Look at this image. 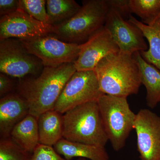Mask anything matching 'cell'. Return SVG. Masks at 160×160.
Returning <instances> with one entry per match:
<instances>
[{"instance_id": "1", "label": "cell", "mask_w": 160, "mask_h": 160, "mask_svg": "<svg viewBox=\"0 0 160 160\" xmlns=\"http://www.w3.org/2000/svg\"><path fill=\"white\" fill-rule=\"evenodd\" d=\"M76 71L74 63H66L55 68L44 67L38 76L21 78L18 93L28 102L29 114L38 118L42 113L54 109L63 88Z\"/></svg>"}, {"instance_id": "2", "label": "cell", "mask_w": 160, "mask_h": 160, "mask_svg": "<svg viewBox=\"0 0 160 160\" xmlns=\"http://www.w3.org/2000/svg\"><path fill=\"white\" fill-rule=\"evenodd\" d=\"M93 71L104 94L127 98L137 94L142 85L138 62L132 55L120 51L102 59Z\"/></svg>"}, {"instance_id": "3", "label": "cell", "mask_w": 160, "mask_h": 160, "mask_svg": "<svg viewBox=\"0 0 160 160\" xmlns=\"http://www.w3.org/2000/svg\"><path fill=\"white\" fill-rule=\"evenodd\" d=\"M62 120L63 138L69 142L105 147L109 141L97 101L67 111Z\"/></svg>"}, {"instance_id": "4", "label": "cell", "mask_w": 160, "mask_h": 160, "mask_svg": "<svg viewBox=\"0 0 160 160\" xmlns=\"http://www.w3.org/2000/svg\"><path fill=\"white\" fill-rule=\"evenodd\" d=\"M107 0H87L75 14L66 22L52 26V33L59 39L81 45L105 25L109 11Z\"/></svg>"}, {"instance_id": "5", "label": "cell", "mask_w": 160, "mask_h": 160, "mask_svg": "<svg viewBox=\"0 0 160 160\" xmlns=\"http://www.w3.org/2000/svg\"><path fill=\"white\" fill-rule=\"evenodd\" d=\"M97 101L108 140L115 151H119L134 129L136 114L130 109L127 98L103 94Z\"/></svg>"}, {"instance_id": "6", "label": "cell", "mask_w": 160, "mask_h": 160, "mask_svg": "<svg viewBox=\"0 0 160 160\" xmlns=\"http://www.w3.org/2000/svg\"><path fill=\"white\" fill-rule=\"evenodd\" d=\"M19 40L29 53L42 61L44 67L55 68L75 63L81 50V45L63 42L52 34Z\"/></svg>"}, {"instance_id": "7", "label": "cell", "mask_w": 160, "mask_h": 160, "mask_svg": "<svg viewBox=\"0 0 160 160\" xmlns=\"http://www.w3.org/2000/svg\"><path fill=\"white\" fill-rule=\"evenodd\" d=\"M103 94L94 71H77L63 88L54 109L64 114L80 105L98 101Z\"/></svg>"}, {"instance_id": "8", "label": "cell", "mask_w": 160, "mask_h": 160, "mask_svg": "<svg viewBox=\"0 0 160 160\" xmlns=\"http://www.w3.org/2000/svg\"><path fill=\"white\" fill-rule=\"evenodd\" d=\"M44 66L35 56L29 53L18 39L0 41V72L12 77L22 78L37 76Z\"/></svg>"}, {"instance_id": "9", "label": "cell", "mask_w": 160, "mask_h": 160, "mask_svg": "<svg viewBox=\"0 0 160 160\" xmlns=\"http://www.w3.org/2000/svg\"><path fill=\"white\" fill-rule=\"evenodd\" d=\"M133 129L141 160H160V117L149 109L136 114Z\"/></svg>"}, {"instance_id": "10", "label": "cell", "mask_w": 160, "mask_h": 160, "mask_svg": "<svg viewBox=\"0 0 160 160\" xmlns=\"http://www.w3.org/2000/svg\"><path fill=\"white\" fill-rule=\"evenodd\" d=\"M104 26L110 32L121 52L133 55L136 52L148 49L139 28L125 19L115 9L109 8Z\"/></svg>"}, {"instance_id": "11", "label": "cell", "mask_w": 160, "mask_h": 160, "mask_svg": "<svg viewBox=\"0 0 160 160\" xmlns=\"http://www.w3.org/2000/svg\"><path fill=\"white\" fill-rule=\"evenodd\" d=\"M52 27L35 19L18 9L0 18V41L9 38L29 39L52 34Z\"/></svg>"}, {"instance_id": "12", "label": "cell", "mask_w": 160, "mask_h": 160, "mask_svg": "<svg viewBox=\"0 0 160 160\" xmlns=\"http://www.w3.org/2000/svg\"><path fill=\"white\" fill-rule=\"evenodd\" d=\"M119 49L105 26L81 45V50L74 63L77 71H93L102 59Z\"/></svg>"}, {"instance_id": "13", "label": "cell", "mask_w": 160, "mask_h": 160, "mask_svg": "<svg viewBox=\"0 0 160 160\" xmlns=\"http://www.w3.org/2000/svg\"><path fill=\"white\" fill-rule=\"evenodd\" d=\"M29 113L28 102L18 93H9L0 100L1 139L10 137L12 130Z\"/></svg>"}, {"instance_id": "14", "label": "cell", "mask_w": 160, "mask_h": 160, "mask_svg": "<svg viewBox=\"0 0 160 160\" xmlns=\"http://www.w3.org/2000/svg\"><path fill=\"white\" fill-rule=\"evenodd\" d=\"M132 56L139 66L141 83L146 88V104L153 109L160 102V71L146 62L140 52H134Z\"/></svg>"}, {"instance_id": "15", "label": "cell", "mask_w": 160, "mask_h": 160, "mask_svg": "<svg viewBox=\"0 0 160 160\" xmlns=\"http://www.w3.org/2000/svg\"><path fill=\"white\" fill-rule=\"evenodd\" d=\"M59 154L62 155L67 160L79 157L91 160H110L105 147H99L61 139L53 146Z\"/></svg>"}, {"instance_id": "16", "label": "cell", "mask_w": 160, "mask_h": 160, "mask_svg": "<svg viewBox=\"0 0 160 160\" xmlns=\"http://www.w3.org/2000/svg\"><path fill=\"white\" fill-rule=\"evenodd\" d=\"M128 20L139 28L149 42V49L140 52L141 55L146 62L160 71V17L149 25L140 22L132 15Z\"/></svg>"}, {"instance_id": "17", "label": "cell", "mask_w": 160, "mask_h": 160, "mask_svg": "<svg viewBox=\"0 0 160 160\" xmlns=\"http://www.w3.org/2000/svg\"><path fill=\"white\" fill-rule=\"evenodd\" d=\"M38 123L40 144L54 146L62 138V115L54 109L40 115Z\"/></svg>"}, {"instance_id": "18", "label": "cell", "mask_w": 160, "mask_h": 160, "mask_svg": "<svg viewBox=\"0 0 160 160\" xmlns=\"http://www.w3.org/2000/svg\"><path fill=\"white\" fill-rule=\"evenodd\" d=\"M10 137L25 151L32 153L40 144L37 118L28 114L13 128Z\"/></svg>"}, {"instance_id": "19", "label": "cell", "mask_w": 160, "mask_h": 160, "mask_svg": "<svg viewBox=\"0 0 160 160\" xmlns=\"http://www.w3.org/2000/svg\"><path fill=\"white\" fill-rule=\"evenodd\" d=\"M81 7L74 0H47L48 24L54 26L66 22L72 18Z\"/></svg>"}, {"instance_id": "20", "label": "cell", "mask_w": 160, "mask_h": 160, "mask_svg": "<svg viewBox=\"0 0 160 160\" xmlns=\"http://www.w3.org/2000/svg\"><path fill=\"white\" fill-rule=\"evenodd\" d=\"M132 13L141 18L142 22L149 25L159 17L160 0H130Z\"/></svg>"}, {"instance_id": "21", "label": "cell", "mask_w": 160, "mask_h": 160, "mask_svg": "<svg viewBox=\"0 0 160 160\" xmlns=\"http://www.w3.org/2000/svg\"><path fill=\"white\" fill-rule=\"evenodd\" d=\"M32 153L25 151L10 137L1 139L0 160H31Z\"/></svg>"}, {"instance_id": "22", "label": "cell", "mask_w": 160, "mask_h": 160, "mask_svg": "<svg viewBox=\"0 0 160 160\" xmlns=\"http://www.w3.org/2000/svg\"><path fill=\"white\" fill-rule=\"evenodd\" d=\"M18 9L23 10L35 19L44 24H48L46 1L19 0Z\"/></svg>"}, {"instance_id": "23", "label": "cell", "mask_w": 160, "mask_h": 160, "mask_svg": "<svg viewBox=\"0 0 160 160\" xmlns=\"http://www.w3.org/2000/svg\"><path fill=\"white\" fill-rule=\"evenodd\" d=\"M31 160H67L61 157L52 146L39 144L32 155Z\"/></svg>"}, {"instance_id": "24", "label": "cell", "mask_w": 160, "mask_h": 160, "mask_svg": "<svg viewBox=\"0 0 160 160\" xmlns=\"http://www.w3.org/2000/svg\"><path fill=\"white\" fill-rule=\"evenodd\" d=\"M107 2L109 8L117 10L125 19L132 15L130 0H107Z\"/></svg>"}, {"instance_id": "25", "label": "cell", "mask_w": 160, "mask_h": 160, "mask_svg": "<svg viewBox=\"0 0 160 160\" xmlns=\"http://www.w3.org/2000/svg\"><path fill=\"white\" fill-rule=\"evenodd\" d=\"M18 0H0V16H5L14 13L18 9Z\"/></svg>"}, {"instance_id": "26", "label": "cell", "mask_w": 160, "mask_h": 160, "mask_svg": "<svg viewBox=\"0 0 160 160\" xmlns=\"http://www.w3.org/2000/svg\"><path fill=\"white\" fill-rule=\"evenodd\" d=\"M8 75L1 72L0 73V96H3L13 89V84Z\"/></svg>"}, {"instance_id": "27", "label": "cell", "mask_w": 160, "mask_h": 160, "mask_svg": "<svg viewBox=\"0 0 160 160\" xmlns=\"http://www.w3.org/2000/svg\"><path fill=\"white\" fill-rule=\"evenodd\" d=\"M77 160H86V159L83 158H80L78 159Z\"/></svg>"}, {"instance_id": "28", "label": "cell", "mask_w": 160, "mask_h": 160, "mask_svg": "<svg viewBox=\"0 0 160 160\" xmlns=\"http://www.w3.org/2000/svg\"><path fill=\"white\" fill-rule=\"evenodd\" d=\"M159 17H160V15H159Z\"/></svg>"}]
</instances>
